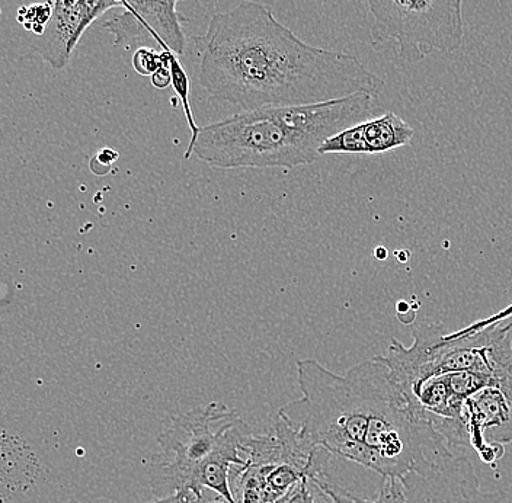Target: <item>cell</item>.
<instances>
[{"label": "cell", "instance_id": "obj_13", "mask_svg": "<svg viewBox=\"0 0 512 503\" xmlns=\"http://www.w3.org/2000/svg\"><path fill=\"white\" fill-rule=\"evenodd\" d=\"M169 63V51H156L153 48L142 47L134 53L133 67L140 76H149L158 72L160 67Z\"/></svg>", "mask_w": 512, "mask_h": 503}, {"label": "cell", "instance_id": "obj_11", "mask_svg": "<svg viewBox=\"0 0 512 503\" xmlns=\"http://www.w3.org/2000/svg\"><path fill=\"white\" fill-rule=\"evenodd\" d=\"M169 67H171L172 86H174L176 98L181 101L182 108H184L185 112V118H187V123L191 130L190 144H188L187 152H185L188 153L192 149V146H194L195 142H197L201 127H198V124L195 123L194 115H192L190 105V78H188L184 67L179 63L176 54L171 53V51H169Z\"/></svg>", "mask_w": 512, "mask_h": 503}, {"label": "cell", "instance_id": "obj_4", "mask_svg": "<svg viewBox=\"0 0 512 503\" xmlns=\"http://www.w3.org/2000/svg\"><path fill=\"white\" fill-rule=\"evenodd\" d=\"M512 323L473 335L448 339L441 323L416 329L411 348L400 346L399 364L412 380H427L451 371H472L494 378L492 386L512 380Z\"/></svg>", "mask_w": 512, "mask_h": 503}, {"label": "cell", "instance_id": "obj_21", "mask_svg": "<svg viewBox=\"0 0 512 503\" xmlns=\"http://www.w3.org/2000/svg\"><path fill=\"white\" fill-rule=\"evenodd\" d=\"M374 256L379 259H386L387 251L384 248H377L376 251H374Z\"/></svg>", "mask_w": 512, "mask_h": 503}, {"label": "cell", "instance_id": "obj_2", "mask_svg": "<svg viewBox=\"0 0 512 503\" xmlns=\"http://www.w3.org/2000/svg\"><path fill=\"white\" fill-rule=\"evenodd\" d=\"M217 169L291 171L318 160L316 147L281 117L278 107L258 108L201 127L197 142L184 158Z\"/></svg>", "mask_w": 512, "mask_h": 503}, {"label": "cell", "instance_id": "obj_1", "mask_svg": "<svg viewBox=\"0 0 512 503\" xmlns=\"http://www.w3.org/2000/svg\"><path fill=\"white\" fill-rule=\"evenodd\" d=\"M194 41L200 85L243 111L318 104L357 92L377 96L386 85L352 54L304 43L254 0L214 15L206 35Z\"/></svg>", "mask_w": 512, "mask_h": 503}, {"label": "cell", "instance_id": "obj_20", "mask_svg": "<svg viewBox=\"0 0 512 503\" xmlns=\"http://www.w3.org/2000/svg\"><path fill=\"white\" fill-rule=\"evenodd\" d=\"M149 503H181V493H175V495L168 496V498H156L155 501Z\"/></svg>", "mask_w": 512, "mask_h": 503}, {"label": "cell", "instance_id": "obj_16", "mask_svg": "<svg viewBox=\"0 0 512 503\" xmlns=\"http://www.w3.org/2000/svg\"><path fill=\"white\" fill-rule=\"evenodd\" d=\"M510 317H512V304H510L507 309L496 313V315L486 317V319L483 320H478V322L472 323V325L466 326V328L460 329V331L447 332L446 338L454 339L462 338V336L473 335V333L489 328V326L501 325V323H504L505 320L510 319Z\"/></svg>", "mask_w": 512, "mask_h": 503}, {"label": "cell", "instance_id": "obj_8", "mask_svg": "<svg viewBox=\"0 0 512 503\" xmlns=\"http://www.w3.org/2000/svg\"><path fill=\"white\" fill-rule=\"evenodd\" d=\"M462 421L470 447L485 463L504 456V445L512 444V403L499 387L488 386L464 400Z\"/></svg>", "mask_w": 512, "mask_h": 503}, {"label": "cell", "instance_id": "obj_18", "mask_svg": "<svg viewBox=\"0 0 512 503\" xmlns=\"http://www.w3.org/2000/svg\"><path fill=\"white\" fill-rule=\"evenodd\" d=\"M152 83L153 86H156L158 89H165L168 88L169 85H172L171 67H169V63L160 67L158 72L153 73Z\"/></svg>", "mask_w": 512, "mask_h": 503}, {"label": "cell", "instance_id": "obj_14", "mask_svg": "<svg viewBox=\"0 0 512 503\" xmlns=\"http://www.w3.org/2000/svg\"><path fill=\"white\" fill-rule=\"evenodd\" d=\"M19 14H24V16H19V22H22L28 30L34 31L35 34L43 35L51 15H53V0H48L43 5L22 8Z\"/></svg>", "mask_w": 512, "mask_h": 503}, {"label": "cell", "instance_id": "obj_10", "mask_svg": "<svg viewBox=\"0 0 512 503\" xmlns=\"http://www.w3.org/2000/svg\"><path fill=\"white\" fill-rule=\"evenodd\" d=\"M363 131L368 155H380L408 146L415 134L414 128L392 111L363 121Z\"/></svg>", "mask_w": 512, "mask_h": 503}, {"label": "cell", "instance_id": "obj_19", "mask_svg": "<svg viewBox=\"0 0 512 503\" xmlns=\"http://www.w3.org/2000/svg\"><path fill=\"white\" fill-rule=\"evenodd\" d=\"M112 150L111 149H104L101 150V152L98 153V155L95 156L94 160L92 162L102 163V173L107 172L105 169L110 168L112 163L115 162V160L118 159V153L117 155L111 156V158H108V155H111Z\"/></svg>", "mask_w": 512, "mask_h": 503}, {"label": "cell", "instance_id": "obj_5", "mask_svg": "<svg viewBox=\"0 0 512 503\" xmlns=\"http://www.w3.org/2000/svg\"><path fill=\"white\" fill-rule=\"evenodd\" d=\"M374 18L371 43L399 44L403 62H421L434 51L454 53L463 44V0H358Z\"/></svg>", "mask_w": 512, "mask_h": 503}, {"label": "cell", "instance_id": "obj_6", "mask_svg": "<svg viewBox=\"0 0 512 503\" xmlns=\"http://www.w3.org/2000/svg\"><path fill=\"white\" fill-rule=\"evenodd\" d=\"M400 480L409 503H499L504 498V493L480 492L466 450L453 451L428 473H411Z\"/></svg>", "mask_w": 512, "mask_h": 503}, {"label": "cell", "instance_id": "obj_3", "mask_svg": "<svg viewBox=\"0 0 512 503\" xmlns=\"http://www.w3.org/2000/svg\"><path fill=\"white\" fill-rule=\"evenodd\" d=\"M251 426L224 403L182 413L159 437V453L149 466L150 483L156 498H168L184 489H198V474L214 458L245 450Z\"/></svg>", "mask_w": 512, "mask_h": 503}, {"label": "cell", "instance_id": "obj_15", "mask_svg": "<svg viewBox=\"0 0 512 503\" xmlns=\"http://www.w3.org/2000/svg\"><path fill=\"white\" fill-rule=\"evenodd\" d=\"M124 0H80V8H82L83 30L96 21L99 16L110 11L115 6L123 5Z\"/></svg>", "mask_w": 512, "mask_h": 503}, {"label": "cell", "instance_id": "obj_7", "mask_svg": "<svg viewBox=\"0 0 512 503\" xmlns=\"http://www.w3.org/2000/svg\"><path fill=\"white\" fill-rule=\"evenodd\" d=\"M176 2L178 0H124L126 11L105 22L104 28L114 35V46L152 37L163 50L181 56L187 43Z\"/></svg>", "mask_w": 512, "mask_h": 503}, {"label": "cell", "instance_id": "obj_9", "mask_svg": "<svg viewBox=\"0 0 512 503\" xmlns=\"http://www.w3.org/2000/svg\"><path fill=\"white\" fill-rule=\"evenodd\" d=\"M83 32L82 8L67 6L62 0H53V15L46 25L34 51L54 69H63L70 62Z\"/></svg>", "mask_w": 512, "mask_h": 503}, {"label": "cell", "instance_id": "obj_17", "mask_svg": "<svg viewBox=\"0 0 512 503\" xmlns=\"http://www.w3.org/2000/svg\"><path fill=\"white\" fill-rule=\"evenodd\" d=\"M181 503H232L223 498L214 490L203 488L200 490H181Z\"/></svg>", "mask_w": 512, "mask_h": 503}, {"label": "cell", "instance_id": "obj_12", "mask_svg": "<svg viewBox=\"0 0 512 503\" xmlns=\"http://www.w3.org/2000/svg\"><path fill=\"white\" fill-rule=\"evenodd\" d=\"M320 156L325 155H368L364 140L363 123L345 128L326 140L319 150Z\"/></svg>", "mask_w": 512, "mask_h": 503}]
</instances>
